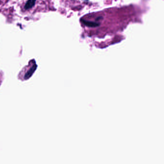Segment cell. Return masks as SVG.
<instances>
[{
    "instance_id": "1",
    "label": "cell",
    "mask_w": 164,
    "mask_h": 164,
    "mask_svg": "<svg viewBox=\"0 0 164 164\" xmlns=\"http://www.w3.org/2000/svg\"><path fill=\"white\" fill-rule=\"evenodd\" d=\"M36 0H28L25 3L24 9L25 10H29L33 7L36 3Z\"/></svg>"
}]
</instances>
